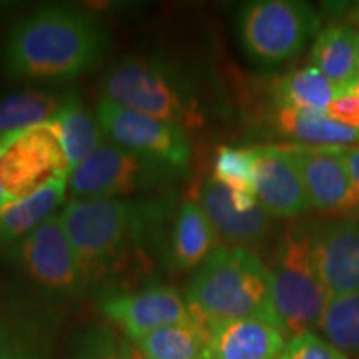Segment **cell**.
Wrapping results in <instances>:
<instances>
[{
    "mask_svg": "<svg viewBox=\"0 0 359 359\" xmlns=\"http://www.w3.org/2000/svg\"><path fill=\"white\" fill-rule=\"evenodd\" d=\"M173 196L143 200H72L58 217L87 285L109 286L154 276L168 268ZM107 293V294H109Z\"/></svg>",
    "mask_w": 359,
    "mask_h": 359,
    "instance_id": "6da1fadb",
    "label": "cell"
},
{
    "mask_svg": "<svg viewBox=\"0 0 359 359\" xmlns=\"http://www.w3.org/2000/svg\"><path fill=\"white\" fill-rule=\"evenodd\" d=\"M110 48L97 17L70 6H43L8 30L0 64L13 80L65 83L95 69Z\"/></svg>",
    "mask_w": 359,
    "mask_h": 359,
    "instance_id": "7a4b0ae2",
    "label": "cell"
},
{
    "mask_svg": "<svg viewBox=\"0 0 359 359\" xmlns=\"http://www.w3.org/2000/svg\"><path fill=\"white\" fill-rule=\"evenodd\" d=\"M187 304L203 321L258 320L285 333L275 306L271 273L253 251L231 246L215 250L193 275Z\"/></svg>",
    "mask_w": 359,
    "mask_h": 359,
    "instance_id": "3957f363",
    "label": "cell"
},
{
    "mask_svg": "<svg viewBox=\"0 0 359 359\" xmlns=\"http://www.w3.org/2000/svg\"><path fill=\"white\" fill-rule=\"evenodd\" d=\"M100 98L185 128L201 127L205 111L190 72L158 55H127L100 80Z\"/></svg>",
    "mask_w": 359,
    "mask_h": 359,
    "instance_id": "277c9868",
    "label": "cell"
},
{
    "mask_svg": "<svg viewBox=\"0 0 359 359\" xmlns=\"http://www.w3.org/2000/svg\"><path fill=\"white\" fill-rule=\"evenodd\" d=\"M313 223L299 222L283 231L268 264L278 316L290 336L320 327L330 302L314 262Z\"/></svg>",
    "mask_w": 359,
    "mask_h": 359,
    "instance_id": "5b68a950",
    "label": "cell"
},
{
    "mask_svg": "<svg viewBox=\"0 0 359 359\" xmlns=\"http://www.w3.org/2000/svg\"><path fill=\"white\" fill-rule=\"evenodd\" d=\"M321 15L299 0H255L236 15V34L245 55L263 69L293 60L321 32Z\"/></svg>",
    "mask_w": 359,
    "mask_h": 359,
    "instance_id": "8992f818",
    "label": "cell"
},
{
    "mask_svg": "<svg viewBox=\"0 0 359 359\" xmlns=\"http://www.w3.org/2000/svg\"><path fill=\"white\" fill-rule=\"evenodd\" d=\"M185 167L137 154L103 140L69 178L74 200H110L168 187L187 175Z\"/></svg>",
    "mask_w": 359,
    "mask_h": 359,
    "instance_id": "52a82bcc",
    "label": "cell"
},
{
    "mask_svg": "<svg viewBox=\"0 0 359 359\" xmlns=\"http://www.w3.org/2000/svg\"><path fill=\"white\" fill-rule=\"evenodd\" d=\"M2 138L0 183L8 200L25 198L58 177H70L55 120Z\"/></svg>",
    "mask_w": 359,
    "mask_h": 359,
    "instance_id": "ba28073f",
    "label": "cell"
},
{
    "mask_svg": "<svg viewBox=\"0 0 359 359\" xmlns=\"http://www.w3.org/2000/svg\"><path fill=\"white\" fill-rule=\"evenodd\" d=\"M6 258L22 275L48 293L79 296L88 288L58 213L20 243L8 248Z\"/></svg>",
    "mask_w": 359,
    "mask_h": 359,
    "instance_id": "9c48e42d",
    "label": "cell"
},
{
    "mask_svg": "<svg viewBox=\"0 0 359 359\" xmlns=\"http://www.w3.org/2000/svg\"><path fill=\"white\" fill-rule=\"evenodd\" d=\"M97 118L107 140L137 154L188 168L191 143L185 128L105 98L97 103Z\"/></svg>",
    "mask_w": 359,
    "mask_h": 359,
    "instance_id": "30bf717a",
    "label": "cell"
},
{
    "mask_svg": "<svg viewBox=\"0 0 359 359\" xmlns=\"http://www.w3.org/2000/svg\"><path fill=\"white\" fill-rule=\"evenodd\" d=\"M311 208L333 218L359 215V196L339 147L293 145Z\"/></svg>",
    "mask_w": 359,
    "mask_h": 359,
    "instance_id": "8fae6325",
    "label": "cell"
},
{
    "mask_svg": "<svg viewBox=\"0 0 359 359\" xmlns=\"http://www.w3.org/2000/svg\"><path fill=\"white\" fill-rule=\"evenodd\" d=\"M255 193L269 217L302 218L311 212L306 188L290 145L253 147Z\"/></svg>",
    "mask_w": 359,
    "mask_h": 359,
    "instance_id": "7c38bea8",
    "label": "cell"
},
{
    "mask_svg": "<svg viewBox=\"0 0 359 359\" xmlns=\"http://www.w3.org/2000/svg\"><path fill=\"white\" fill-rule=\"evenodd\" d=\"M100 309L103 316L118 326L132 341L163 326L195 318L187 299L168 286L103 294Z\"/></svg>",
    "mask_w": 359,
    "mask_h": 359,
    "instance_id": "4fadbf2b",
    "label": "cell"
},
{
    "mask_svg": "<svg viewBox=\"0 0 359 359\" xmlns=\"http://www.w3.org/2000/svg\"><path fill=\"white\" fill-rule=\"evenodd\" d=\"M313 253L330 298L359 293V222L354 218L314 222Z\"/></svg>",
    "mask_w": 359,
    "mask_h": 359,
    "instance_id": "5bb4252c",
    "label": "cell"
},
{
    "mask_svg": "<svg viewBox=\"0 0 359 359\" xmlns=\"http://www.w3.org/2000/svg\"><path fill=\"white\" fill-rule=\"evenodd\" d=\"M200 205L210 222L231 248L258 251L266 248L275 233V218L264 212L262 205L251 210H241L233 198L231 190L218 183L212 175L200 185Z\"/></svg>",
    "mask_w": 359,
    "mask_h": 359,
    "instance_id": "9a60e30c",
    "label": "cell"
},
{
    "mask_svg": "<svg viewBox=\"0 0 359 359\" xmlns=\"http://www.w3.org/2000/svg\"><path fill=\"white\" fill-rule=\"evenodd\" d=\"M210 330L206 359H280L285 333L258 320L205 321Z\"/></svg>",
    "mask_w": 359,
    "mask_h": 359,
    "instance_id": "2e32d148",
    "label": "cell"
},
{
    "mask_svg": "<svg viewBox=\"0 0 359 359\" xmlns=\"http://www.w3.org/2000/svg\"><path fill=\"white\" fill-rule=\"evenodd\" d=\"M218 233L198 200H185L175 212L168 238V269L200 268L218 250Z\"/></svg>",
    "mask_w": 359,
    "mask_h": 359,
    "instance_id": "e0dca14e",
    "label": "cell"
},
{
    "mask_svg": "<svg viewBox=\"0 0 359 359\" xmlns=\"http://www.w3.org/2000/svg\"><path fill=\"white\" fill-rule=\"evenodd\" d=\"M69 178L58 177L39 191L20 200L0 205V250H8L37 230L40 224L57 215L69 191Z\"/></svg>",
    "mask_w": 359,
    "mask_h": 359,
    "instance_id": "ac0fdd59",
    "label": "cell"
},
{
    "mask_svg": "<svg viewBox=\"0 0 359 359\" xmlns=\"http://www.w3.org/2000/svg\"><path fill=\"white\" fill-rule=\"evenodd\" d=\"M269 125L293 145L356 147L359 143L358 130L334 122L326 114L273 105L269 111Z\"/></svg>",
    "mask_w": 359,
    "mask_h": 359,
    "instance_id": "d6986e66",
    "label": "cell"
},
{
    "mask_svg": "<svg viewBox=\"0 0 359 359\" xmlns=\"http://www.w3.org/2000/svg\"><path fill=\"white\" fill-rule=\"evenodd\" d=\"M74 90L25 88L0 97V137L53 122Z\"/></svg>",
    "mask_w": 359,
    "mask_h": 359,
    "instance_id": "ffe728a7",
    "label": "cell"
},
{
    "mask_svg": "<svg viewBox=\"0 0 359 359\" xmlns=\"http://www.w3.org/2000/svg\"><path fill=\"white\" fill-rule=\"evenodd\" d=\"M309 62L341 92H348L358 82V30L344 22L327 25L314 39Z\"/></svg>",
    "mask_w": 359,
    "mask_h": 359,
    "instance_id": "44dd1931",
    "label": "cell"
},
{
    "mask_svg": "<svg viewBox=\"0 0 359 359\" xmlns=\"http://www.w3.org/2000/svg\"><path fill=\"white\" fill-rule=\"evenodd\" d=\"M210 330L203 320L163 326L133 339L143 359H206Z\"/></svg>",
    "mask_w": 359,
    "mask_h": 359,
    "instance_id": "7402d4cb",
    "label": "cell"
},
{
    "mask_svg": "<svg viewBox=\"0 0 359 359\" xmlns=\"http://www.w3.org/2000/svg\"><path fill=\"white\" fill-rule=\"evenodd\" d=\"M343 93L314 67L294 70L273 83V105L326 114L327 107Z\"/></svg>",
    "mask_w": 359,
    "mask_h": 359,
    "instance_id": "603a6c76",
    "label": "cell"
},
{
    "mask_svg": "<svg viewBox=\"0 0 359 359\" xmlns=\"http://www.w3.org/2000/svg\"><path fill=\"white\" fill-rule=\"evenodd\" d=\"M55 122L60 130L72 175V172L105 140V135H103L97 114L93 115L92 111L85 109L82 97L77 92L72 93L70 100L67 102Z\"/></svg>",
    "mask_w": 359,
    "mask_h": 359,
    "instance_id": "cb8c5ba5",
    "label": "cell"
},
{
    "mask_svg": "<svg viewBox=\"0 0 359 359\" xmlns=\"http://www.w3.org/2000/svg\"><path fill=\"white\" fill-rule=\"evenodd\" d=\"M321 331L336 349L349 359H359V293L330 298Z\"/></svg>",
    "mask_w": 359,
    "mask_h": 359,
    "instance_id": "d4e9b609",
    "label": "cell"
},
{
    "mask_svg": "<svg viewBox=\"0 0 359 359\" xmlns=\"http://www.w3.org/2000/svg\"><path fill=\"white\" fill-rule=\"evenodd\" d=\"M212 177L228 190L257 198L253 148L219 147L215 155Z\"/></svg>",
    "mask_w": 359,
    "mask_h": 359,
    "instance_id": "484cf974",
    "label": "cell"
},
{
    "mask_svg": "<svg viewBox=\"0 0 359 359\" xmlns=\"http://www.w3.org/2000/svg\"><path fill=\"white\" fill-rule=\"evenodd\" d=\"M69 359H132L125 344L110 327L90 326L77 334Z\"/></svg>",
    "mask_w": 359,
    "mask_h": 359,
    "instance_id": "4316f807",
    "label": "cell"
},
{
    "mask_svg": "<svg viewBox=\"0 0 359 359\" xmlns=\"http://www.w3.org/2000/svg\"><path fill=\"white\" fill-rule=\"evenodd\" d=\"M280 359H349L313 331L290 336Z\"/></svg>",
    "mask_w": 359,
    "mask_h": 359,
    "instance_id": "83f0119b",
    "label": "cell"
},
{
    "mask_svg": "<svg viewBox=\"0 0 359 359\" xmlns=\"http://www.w3.org/2000/svg\"><path fill=\"white\" fill-rule=\"evenodd\" d=\"M0 359H45L34 343L8 326L0 325Z\"/></svg>",
    "mask_w": 359,
    "mask_h": 359,
    "instance_id": "f1b7e54d",
    "label": "cell"
},
{
    "mask_svg": "<svg viewBox=\"0 0 359 359\" xmlns=\"http://www.w3.org/2000/svg\"><path fill=\"white\" fill-rule=\"evenodd\" d=\"M326 115L344 127L359 132V95L353 92H343L331 102Z\"/></svg>",
    "mask_w": 359,
    "mask_h": 359,
    "instance_id": "f546056e",
    "label": "cell"
},
{
    "mask_svg": "<svg viewBox=\"0 0 359 359\" xmlns=\"http://www.w3.org/2000/svg\"><path fill=\"white\" fill-rule=\"evenodd\" d=\"M339 151L359 196V147H339Z\"/></svg>",
    "mask_w": 359,
    "mask_h": 359,
    "instance_id": "4dcf8cb0",
    "label": "cell"
},
{
    "mask_svg": "<svg viewBox=\"0 0 359 359\" xmlns=\"http://www.w3.org/2000/svg\"><path fill=\"white\" fill-rule=\"evenodd\" d=\"M349 25H359V2L353 4V7H349V13H348V22Z\"/></svg>",
    "mask_w": 359,
    "mask_h": 359,
    "instance_id": "1f68e13d",
    "label": "cell"
},
{
    "mask_svg": "<svg viewBox=\"0 0 359 359\" xmlns=\"http://www.w3.org/2000/svg\"><path fill=\"white\" fill-rule=\"evenodd\" d=\"M2 150H4V138L0 137V156H2ZM8 198L6 196V193H4V188H2V183H0V205L6 203Z\"/></svg>",
    "mask_w": 359,
    "mask_h": 359,
    "instance_id": "d6a6232c",
    "label": "cell"
},
{
    "mask_svg": "<svg viewBox=\"0 0 359 359\" xmlns=\"http://www.w3.org/2000/svg\"><path fill=\"white\" fill-rule=\"evenodd\" d=\"M348 92H353V93H356V95H359V82H356V83H354V85H353V87L348 90Z\"/></svg>",
    "mask_w": 359,
    "mask_h": 359,
    "instance_id": "836d02e7",
    "label": "cell"
},
{
    "mask_svg": "<svg viewBox=\"0 0 359 359\" xmlns=\"http://www.w3.org/2000/svg\"><path fill=\"white\" fill-rule=\"evenodd\" d=\"M358 82H359V30H358Z\"/></svg>",
    "mask_w": 359,
    "mask_h": 359,
    "instance_id": "e575fe53",
    "label": "cell"
}]
</instances>
